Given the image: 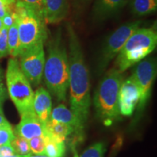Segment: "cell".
Masks as SVG:
<instances>
[{
    "label": "cell",
    "instance_id": "21",
    "mask_svg": "<svg viewBox=\"0 0 157 157\" xmlns=\"http://www.w3.org/2000/svg\"><path fill=\"white\" fill-rule=\"evenodd\" d=\"M106 149L105 143L102 141L96 142L85 149L78 157H104Z\"/></svg>",
    "mask_w": 157,
    "mask_h": 157
},
{
    "label": "cell",
    "instance_id": "10",
    "mask_svg": "<svg viewBox=\"0 0 157 157\" xmlns=\"http://www.w3.org/2000/svg\"><path fill=\"white\" fill-rule=\"evenodd\" d=\"M140 99V93L134 78L130 76L121 82L119 93V109L121 116L130 117Z\"/></svg>",
    "mask_w": 157,
    "mask_h": 157
},
{
    "label": "cell",
    "instance_id": "12",
    "mask_svg": "<svg viewBox=\"0 0 157 157\" xmlns=\"http://www.w3.org/2000/svg\"><path fill=\"white\" fill-rule=\"evenodd\" d=\"M50 119L70 125L74 129V135L77 138V140L79 141L83 139L85 126L82 124L76 115L64 104H60L52 109Z\"/></svg>",
    "mask_w": 157,
    "mask_h": 157
},
{
    "label": "cell",
    "instance_id": "20",
    "mask_svg": "<svg viewBox=\"0 0 157 157\" xmlns=\"http://www.w3.org/2000/svg\"><path fill=\"white\" fill-rule=\"evenodd\" d=\"M10 145L15 154L19 156H24L31 154L29 140L22 137L15 135L14 138L11 141Z\"/></svg>",
    "mask_w": 157,
    "mask_h": 157
},
{
    "label": "cell",
    "instance_id": "32",
    "mask_svg": "<svg viewBox=\"0 0 157 157\" xmlns=\"http://www.w3.org/2000/svg\"><path fill=\"white\" fill-rule=\"evenodd\" d=\"M72 149H73L74 151V157H78V155L77 154V152H76V150L75 147H74V145H72Z\"/></svg>",
    "mask_w": 157,
    "mask_h": 157
},
{
    "label": "cell",
    "instance_id": "14",
    "mask_svg": "<svg viewBox=\"0 0 157 157\" xmlns=\"http://www.w3.org/2000/svg\"><path fill=\"white\" fill-rule=\"evenodd\" d=\"M52 97L46 88L40 87L34 92L33 110L43 125L49 121L52 112Z\"/></svg>",
    "mask_w": 157,
    "mask_h": 157
},
{
    "label": "cell",
    "instance_id": "13",
    "mask_svg": "<svg viewBox=\"0 0 157 157\" xmlns=\"http://www.w3.org/2000/svg\"><path fill=\"white\" fill-rule=\"evenodd\" d=\"M69 13L68 0H43V15L46 23H58Z\"/></svg>",
    "mask_w": 157,
    "mask_h": 157
},
{
    "label": "cell",
    "instance_id": "23",
    "mask_svg": "<svg viewBox=\"0 0 157 157\" xmlns=\"http://www.w3.org/2000/svg\"><path fill=\"white\" fill-rule=\"evenodd\" d=\"M7 91L5 84V76L0 66V114L4 115V103L7 98Z\"/></svg>",
    "mask_w": 157,
    "mask_h": 157
},
{
    "label": "cell",
    "instance_id": "31",
    "mask_svg": "<svg viewBox=\"0 0 157 157\" xmlns=\"http://www.w3.org/2000/svg\"><path fill=\"white\" fill-rule=\"evenodd\" d=\"M22 157H48V156H46L45 154H29L28 155H26V156H22Z\"/></svg>",
    "mask_w": 157,
    "mask_h": 157
},
{
    "label": "cell",
    "instance_id": "28",
    "mask_svg": "<svg viewBox=\"0 0 157 157\" xmlns=\"http://www.w3.org/2000/svg\"><path fill=\"white\" fill-rule=\"evenodd\" d=\"M2 20L4 27H5V28H7V29L10 28L12 25L14 24L17 21V14L16 13H15V10L6 14L5 16L2 18Z\"/></svg>",
    "mask_w": 157,
    "mask_h": 157
},
{
    "label": "cell",
    "instance_id": "9",
    "mask_svg": "<svg viewBox=\"0 0 157 157\" xmlns=\"http://www.w3.org/2000/svg\"><path fill=\"white\" fill-rule=\"evenodd\" d=\"M44 44V43H40L33 47L18 57L21 70L31 86L34 87H38L43 78L45 63Z\"/></svg>",
    "mask_w": 157,
    "mask_h": 157
},
{
    "label": "cell",
    "instance_id": "7",
    "mask_svg": "<svg viewBox=\"0 0 157 157\" xmlns=\"http://www.w3.org/2000/svg\"><path fill=\"white\" fill-rule=\"evenodd\" d=\"M140 21L125 23L116 29L108 37L103 44L98 60V71L99 73H102L109 66V63L117 56L129 37L140 28Z\"/></svg>",
    "mask_w": 157,
    "mask_h": 157
},
{
    "label": "cell",
    "instance_id": "2",
    "mask_svg": "<svg viewBox=\"0 0 157 157\" xmlns=\"http://www.w3.org/2000/svg\"><path fill=\"white\" fill-rule=\"evenodd\" d=\"M43 78L47 90L58 102L66 101L69 80L68 54L60 34L48 45Z\"/></svg>",
    "mask_w": 157,
    "mask_h": 157
},
{
    "label": "cell",
    "instance_id": "17",
    "mask_svg": "<svg viewBox=\"0 0 157 157\" xmlns=\"http://www.w3.org/2000/svg\"><path fill=\"white\" fill-rule=\"evenodd\" d=\"M44 137V154L48 157H65L66 146L65 141H57L51 137Z\"/></svg>",
    "mask_w": 157,
    "mask_h": 157
},
{
    "label": "cell",
    "instance_id": "19",
    "mask_svg": "<svg viewBox=\"0 0 157 157\" xmlns=\"http://www.w3.org/2000/svg\"><path fill=\"white\" fill-rule=\"evenodd\" d=\"M8 53L11 58H18L20 54V41L17 21L7 31Z\"/></svg>",
    "mask_w": 157,
    "mask_h": 157
},
{
    "label": "cell",
    "instance_id": "30",
    "mask_svg": "<svg viewBox=\"0 0 157 157\" xmlns=\"http://www.w3.org/2000/svg\"><path fill=\"white\" fill-rule=\"evenodd\" d=\"M0 127H12L4 115L0 114Z\"/></svg>",
    "mask_w": 157,
    "mask_h": 157
},
{
    "label": "cell",
    "instance_id": "34",
    "mask_svg": "<svg viewBox=\"0 0 157 157\" xmlns=\"http://www.w3.org/2000/svg\"><path fill=\"white\" fill-rule=\"evenodd\" d=\"M3 28V23H2V20L0 17V31L2 30V29Z\"/></svg>",
    "mask_w": 157,
    "mask_h": 157
},
{
    "label": "cell",
    "instance_id": "5",
    "mask_svg": "<svg viewBox=\"0 0 157 157\" xmlns=\"http://www.w3.org/2000/svg\"><path fill=\"white\" fill-rule=\"evenodd\" d=\"M157 44V34L153 29L139 28L125 42L116 59V69L123 74L150 55Z\"/></svg>",
    "mask_w": 157,
    "mask_h": 157
},
{
    "label": "cell",
    "instance_id": "1",
    "mask_svg": "<svg viewBox=\"0 0 157 157\" xmlns=\"http://www.w3.org/2000/svg\"><path fill=\"white\" fill-rule=\"evenodd\" d=\"M69 63L70 110L85 126L90 108V72L86 64L79 39L71 24L67 27Z\"/></svg>",
    "mask_w": 157,
    "mask_h": 157
},
{
    "label": "cell",
    "instance_id": "24",
    "mask_svg": "<svg viewBox=\"0 0 157 157\" xmlns=\"http://www.w3.org/2000/svg\"><path fill=\"white\" fill-rule=\"evenodd\" d=\"M14 131L12 127H0V146L10 144L14 138Z\"/></svg>",
    "mask_w": 157,
    "mask_h": 157
},
{
    "label": "cell",
    "instance_id": "8",
    "mask_svg": "<svg viewBox=\"0 0 157 157\" xmlns=\"http://www.w3.org/2000/svg\"><path fill=\"white\" fill-rule=\"evenodd\" d=\"M156 71V60L153 58H146L137 63L131 75L140 93V99L137 104L138 112L143 111L151 97Z\"/></svg>",
    "mask_w": 157,
    "mask_h": 157
},
{
    "label": "cell",
    "instance_id": "3",
    "mask_svg": "<svg viewBox=\"0 0 157 157\" xmlns=\"http://www.w3.org/2000/svg\"><path fill=\"white\" fill-rule=\"evenodd\" d=\"M122 74L115 68L110 69L95 90L93 98L96 117L105 126H111L121 119L119 109V93Z\"/></svg>",
    "mask_w": 157,
    "mask_h": 157
},
{
    "label": "cell",
    "instance_id": "25",
    "mask_svg": "<svg viewBox=\"0 0 157 157\" xmlns=\"http://www.w3.org/2000/svg\"><path fill=\"white\" fill-rule=\"evenodd\" d=\"M7 31L8 29L3 26L0 31V59L9 56L7 45Z\"/></svg>",
    "mask_w": 157,
    "mask_h": 157
},
{
    "label": "cell",
    "instance_id": "36",
    "mask_svg": "<svg viewBox=\"0 0 157 157\" xmlns=\"http://www.w3.org/2000/svg\"></svg>",
    "mask_w": 157,
    "mask_h": 157
},
{
    "label": "cell",
    "instance_id": "18",
    "mask_svg": "<svg viewBox=\"0 0 157 157\" xmlns=\"http://www.w3.org/2000/svg\"><path fill=\"white\" fill-rule=\"evenodd\" d=\"M130 5L135 15L145 16L156 11L157 0H132Z\"/></svg>",
    "mask_w": 157,
    "mask_h": 157
},
{
    "label": "cell",
    "instance_id": "35",
    "mask_svg": "<svg viewBox=\"0 0 157 157\" xmlns=\"http://www.w3.org/2000/svg\"><path fill=\"white\" fill-rule=\"evenodd\" d=\"M82 2H87V1H90V0H81Z\"/></svg>",
    "mask_w": 157,
    "mask_h": 157
},
{
    "label": "cell",
    "instance_id": "27",
    "mask_svg": "<svg viewBox=\"0 0 157 157\" xmlns=\"http://www.w3.org/2000/svg\"><path fill=\"white\" fill-rule=\"evenodd\" d=\"M17 1L22 2L25 5H29V7L34 9L37 13L42 15L43 17V0H17Z\"/></svg>",
    "mask_w": 157,
    "mask_h": 157
},
{
    "label": "cell",
    "instance_id": "15",
    "mask_svg": "<svg viewBox=\"0 0 157 157\" xmlns=\"http://www.w3.org/2000/svg\"><path fill=\"white\" fill-rule=\"evenodd\" d=\"M127 0H95L93 8V17L103 21L114 15L126 5Z\"/></svg>",
    "mask_w": 157,
    "mask_h": 157
},
{
    "label": "cell",
    "instance_id": "6",
    "mask_svg": "<svg viewBox=\"0 0 157 157\" xmlns=\"http://www.w3.org/2000/svg\"><path fill=\"white\" fill-rule=\"evenodd\" d=\"M5 76L7 95L14 103L20 116L34 112L33 110L34 92L31 83L21 70L17 58L9 59Z\"/></svg>",
    "mask_w": 157,
    "mask_h": 157
},
{
    "label": "cell",
    "instance_id": "26",
    "mask_svg": "<svg viewBox=\"0 0 157 157\" xmlns=\"http://www.w3.org/2000/svg\"><path fill=\"white\" fill-rule=\"evenodd\" d=\"M17 0H0V17L2 18L6 14L15 11Z\"/></svg>",
    "mask_w": 157,
    "mask_h": 157
},
{
    "label": "cell",
    "instance_id": "33",
    "mask_svg": "<svg viewBox=\"0 0 157 157\" xmlns=\"http://www.w3.org/2000/svg\"><path fill=\"white\" fill-rule=\"evenodd\" d=\"M5 157H22L21 156H19V155H17L16 154H12V155H10V156H5Z\"/></svg>",
    "mask_w": 157,
    "mask_h": 157
},
{
    "label": "cell",
    "instance_id": "16",
    "mask_svg": "<svg viewBox=\"0 0 157 157\" xmlns=\"http://www.w3.org/2000/svg\"><path fill=\"white\" fill-rule=\"evenodd\" d=\"M74 134V129L70 125L49 119L44 125V135L57 141H66L68 137Z\"/></svg>",
    "mask_w": 157,
    "mask_h": 157
},
{
    "label": "cell",
    "instance_id": "4",
    "mask_svg": "<svg viewBox=\"0 0 157 157\" xmlns=\"http://www.w3.org/2000/svg\"><path fill=\"white\" fill-rule=\"evenodd\" d=\"M15 10L17 14L20 56L33 47L44 43L48 38V29L44 17L25 3L17 0Z\"/></svg>",
    "mask_w": 157,
    "mask_h": 157
},
{
    "label": "cell",
    "instance_id": "11",
    "mask_svg": "<svg viewBox=\"0 0 157 157\" xmlns=\"http://www.w3.org/2000/svg\"><path fill=\"white\" fill-rule=\"evenodd\" d=\"M14 134L29 140L35 137L43 136L44 127L34 112L21 116V120L13 129Z\"/></svg>",
    "mask_w": 157,
    "mask_h": 157
},
{
    "label": "cell",
    "instance_id": "22",
    "mask_svg": "<svg viewBox=\"0 0 157 157\" xmlns=\"http://www.w3.org/2000/svg\"><path fill=\"white\" fill-rule=\"evenodd\" d=\"M31 153L33 154H44V136L35 137L29 140Z\"/></svg>",
    "mask_w": 157,
    "mask_h": 157
},
{
    "label": "cell",
    "instance_id": "29",
    "mask_svg": "<svg viewBox=\"0 0 157 157\" xmlns=\"http://www.w3.org/2000/svg\"><path fill=\"white\" fill-rule=\"evenodd\" d=\"M15 154L10 144L0 146V157H5Z\"/></svg>",
    "mask_w": 157,
    "mask_h": 157
}]
</instances>
